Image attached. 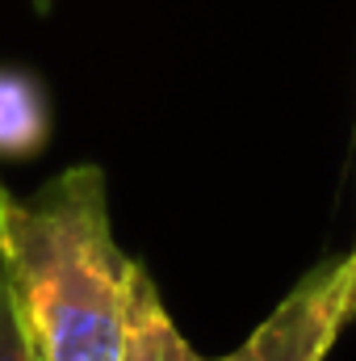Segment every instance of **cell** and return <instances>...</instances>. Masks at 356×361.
I'll list each match as a JSON object with an SVG mask.
<instances>
[{
	"label": "cell",
	"mask_w": 356,
	"mask_h": 361,
	"mask_svg": "<svg viewBox=\"0 0 356 361\" xmlns=\"http://www.w3.org/2000/svg\"><path fill=\"white\" fill-rule=\"evenodd\" d=\"M117 361H214L201 357L184 332L172 324L155 277L134 261L130 286H126V311H122V349Z\"/></svg>",
	"instance_id": "3"
},
{
	"label": "cell",
	"mask_w": 356,
	"mask_h": 361,
	"mask_svg": "<svg viewBox=\"0 0 356 361\" xmlns=\"http://www.w3.org/2000/svg\"><path fill=\"white\" fill-rule=\"evenodd\" d=\"M0 361H34V349H30L25 328H21L17 307H13V290H8L4 261H0Z\"/></svg>",
	"instance_id": "5"
},
{
	"label": "cell",
	"mask_w": 356,
	"mask_h": 361,
	"mask_svg": "<svg viewBox=\"0 0 356 361\" xmlns=\"http://www.w3.org/2000/svg\"><path fill=\"white\" fill-rule=\"evenodd\" d=\"M356 319V257H327L306 273L268 319L222 361H327Z\"/></svg>",
	"instance_id": "2"
},
{
	"label": "cell",
	"mask_w": 356,
	"mask_h": 361,
	"mask_svg": "<svg viewBox=\"0 0 356 361\" xmlns=\"http://www.w3.org/2000/svg\"><path fill=\"white\" fill-rule=\"evenodd\" d=\"M0 261L34 361H117L134 261L113 240L96 164L59 173L34 197L0 185Z\"/></svg>",
	"instance_id": "1"
},
{
	"label": "cell",
	"mask_w": 356,
	"mask_h": 361,
	"mask_svg": "<svg viewBox=\"0 0 356 361\" xmlns=\"http://www.w3.org/2000/svg\"><path fill=\"white\" fill-rule=\"evenodd\" d=\"M51 139V101L30 72L0 68V160H30Z\"/></svg>",
	"instance_id": "4"
},
{
	"label": "cell",
	"mask_w": 356,
	"mask_h": 361,
	"mask_svg": "<svg viewBox=\"0 0 356 361\" xmlns=\"http://www.w3.org/2000/svg\"><path fill=\"white\" fill-rule=\"evenodd\" d=\"M352 257H356V244H352Z\"/></svg>",
	"instance_id": "6"
}]
</instances>
